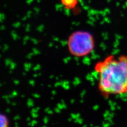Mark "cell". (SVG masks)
<instances>
[{
  "mask_svg": "<svg viewBox=\"0 0 127 127\" xmlns=\"http://www.w3.org/2000/svg\"><path fill=\"white\" fill-rule=\"evenodd\" d=\"M10 123L9 119L6 115L0 113V127H7Z\"/></svg>",
  "mask_w": 127,
  "mask_h": 127,
  "instance_id": "obj_4",
  "label": "cell"
},
{
  "mask_svg": "<svg viewBox=\"0 0 127 127\" xmlns=\"http://www.w3.org/2000/svg\"><path fill=\"white\" fill-rule=\"evenodd\" d=\"M98 75V87L105 95L127 94V55L109 56L94 67Z\"/></svg>",
  "mask_w": 127,
  "mask_h": 127,
  "instance_id": "obj_1",
  "label": "cell"
},
{
  "mask_svg": "<svg viewBox=\"0 0 127 127\" xmlns=\"http://www.w3.org/2000/svg\"><path fill=\"white\" fill-rule=\"evenodd\" d=\"M67 48L73 57H85L92 53L95 48V39L92 33L84 30H76L67 38Z\"/></svg>",
  "mask_w": 127,
  "mask_h": 127,
  "instance_id": "obj_2",
  "label": "cell"
},
{
  "mask_svg": "<svg viewBox=\"0 0 127 127\" xmlns=\"http://www.w3.org/2000/svg\"><path fill=\"white\" fill-rule=\"evenodd\" d=\"M61 2L65 9L71 10L76 7L78 0H61Z\"/></svg>",
  "mask_w": 127,
  "mask_h": 127,
  "instance_id": "obj_3",
  "label": "cell"
}]
</instances>
